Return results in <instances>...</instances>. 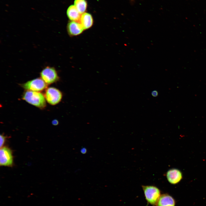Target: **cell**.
Listing matches in <instances>:
<instances>
[{
    "instance_id": "6da1fadb",
    "label": "cell",
    "mask_w": 206,
    "mask_h": 206,
    "mask_svg": "<svg viewBox=\"0 0 206 206\" xmlns=\"http://www.w3.org/2000/svg\"><path fill=\"white\" fill-rule=\"evenodd\" d=\"M22 99L28 103L41 109L44 108L46 106L45 96L39 92L27 90L23 93Z\"/></svg>"
},
{
    "instance_id": "7a4b0ae2",
    "label": "cell",
    "mask_w": 206,
    "mask_h": 206,
    "mask_svg": "<svg viewBox=\"0 0 206 206\" xmlns=\"http://www.w3.org/2000/svg\"><path fill=\"white\" fill-rule=\"evenodd\" d=\"M142 187L148 203L153 206L156 205L161 195L160 190L153 185H142Z\"/></svg>"
},
{
    "instance_id": "3957f363",
    "label": "cell",
    "mask_w": 206,
    "mask_h": 206,
    "mask_svg": "<svg viewBox=\"0 0 206 206\" xmlns=\"http://www.w3.org/2000/svg\"><path fill=\"white\" fill-rule=\"evenodd\" d=\"M44 96L47 102L51 105H54L59 103L61 100L62 94L58 89L50 87L46 89Z\"/></svg>"
},
{
    "instance_id": "277c9868",
    "label": "cell",
    "mask_w": 206,
    "mask_h": 206,
    "mask_svg": "<svg viewBox=\"0 0 206 206\" xmlns=\"http://www.w3.org/2000/svg\"><path fill=\"white\" fill-rule=\"evenodd\" d=\"M41 78L47 84L56 82L59 78L55 69L53 67L47 66L44 68L40 73Z\"/></svg>"
},
{
    "instance_id": "5b68a950",
    "label": "cell",
    "mask_w": 206,
    "mask_h": 206,
    "mask_svg": "<svg viewBox=\"0 0 206 206\" xmlns=\"http://www.w3.org/2000/svg\"><path fill=\"white\" fill-rule=\"evenodd\" d=\"M47 85L41 78H37L28 81L21 86L27 90L39 92L46 89Z\"/></svg>"
},
{
    "instance_id": "8992f818",
    "label": "cell",
    "mask_w": 206,
    "mask_h": 206,
    "mask_svg": "<svg viewBox=\"0 0 206 206\" xmlns=\"http://www.w3.org/2000/svg\"><path fill=\"white\" fill-rule=\"evenodd\" d=\"M13 164V157L11 150L6 147L1 148L0 165L2 166L11 167Z\"/></svg>"
},
{
    "instance_id": "52a82bcc",
    "label": "cell",
    "mask_w": 206,
    "mask_h": 206,
    "mask_svg": "<svg viewBox=\"0 0 206 206\" xmlns=\"http://www.w3.org/2000/svg\"><path fill=\"white\" fill-rule=\"evenodd\" d=\"M166 177L168 182L173 185L179 183L183 178L182 174L181 171L175 168L168 170L166 173Z\"/></svg>"
},
{
    "instance_id": "ba28073f",
    "label": "cell",
    "mask_w": 206,
    "mask_h": 206,
    "mask_svg": "<svg viewBox=\"0 0 206 206\" xmlns=\"http://www.w3.org/2000/svg\"><path fill=\"white\" fill-rule=\"evenodd\" d=\"M67 30L70 35L74 36L81 34L84 29L80 22L71 21L68 24Z\"/></svg>"
},
{
    "instance_id": "9c48e42d",
    "label": "cell",
    "mask_w": 206,
    "mask_h": 206,
    "mask_svg": "<svg viewBox=\"0 0 206 206\" xmlns=\"http://www.w3.org/2000/svg\"><path fill=\"white\" fill-rule=\"evenodd\" d=\"M175 201L173 197L167 194L161 195L158 200L156 206H175Z\"/></svg>"
},
{
    "instance_id": "30bf717a",
    "label": "cell",
    "mask_w": 206,
    "mask_h": 206,
    "mask_svg": "<svg viewBox=\"0 0 206 206\" xmlns=\"http://www.w3.org/2000/svg\"><path fill=\"white\" fill-rule=\"evenodd\" d=\"M80 22L84 30L90 28L93 23L92 16L90 14L87 13H83L81 15Z\"/></svg>"
},
{
    "instance_id": "8fae6325",
    "label": "cell",
    "mask_w": 206,
    "mask_h": 206,
    "mask_svg": "<svg viewBox=\"0 0 206 206\" xmlns=\"http://www.w3.org/2000/svg\"><path fill=\"white\" fill-rule=\"evenodd\" d=\"M67 14L71 21L80 22L82 14L78 12L74 5H72L69 7L67 11Z\"/></svg>"
},
{
    "instance_id": "7c38bea8",
    "label": "cell",
    "mask_w": 206,
    "mask_h": 206,
    "mask_svg": "<svg viewBox=\"0 0 206 206\" xmlns=\"http://www.w3.org/2000/svg\"><path fill=\"white\" fill-rule=\"evenodd\" d=\"M74 5L82 14L85 13L87 8V4L85 0H75Z\"/></svg>"
},
{
    "instance_id": "4fadbf2b",
    "label": "cell",
    "mask_w": 206,
    "mask_h": 206,
    "mask_svg": "<svg viewBox=\"0 0 206 206\" xmlns=\"http://www.w3.org/2000/svg\"><path fill=\"white\" fill-rule=\"evenodd\" d=\"M6 138L7 137L6 136H5L3 135H0V148L3 147V146L4 144Z\"/></svg>"
},
{
    "instance_id": "5bb4252c",
    "label": "cell",
    "mask_w": 206,
    "mask_h": 206,
    "mask_svg": "<svg viewBox=\"0 0 206 206\" xmlns=\"http://www.w3.org/2000/svg\"><path fill=\"white\" fill-rule=\"evenodd\" d=\"M151 95L154 97H157L158 95V93L157 91L154 90L151 92Z\"/></svg>"
},
{
    "instance_id": "9a60e30c",
    "label": "cell",
    "mask_w": 206,
    "mask_h": 206,
    "mask_svg": "<svg viewBox=\"0 0 206 206\" xmlns=\"http://www.w3.org/2000/svg\"><path fill=\"white\" fill-rule=\"evenodd\" d=\"M80 152L82 154H85L87 152V150L85 147L82 148L80 150Z\"/></svg>"
},
{
    "instance_id": "2e32d148",
    "label": "cell",
    "mask_w": 206,
    "mask_h": 206,
    "mask_svg": "<svg viewBox=\"0 0 206 206\" xmlns=\"http://www.w3.org/2000/svg\"><path fill=\"white\" fill-rule=\"evenodd\" d=\"M52 124L54 125H57L58 124V122L57 120L55 119L52 121Z\"/></svg>"
}]
</instances>
